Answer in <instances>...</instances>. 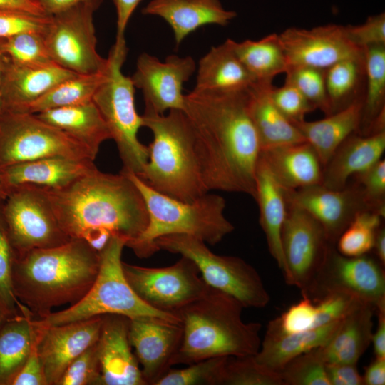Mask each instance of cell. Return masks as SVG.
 Listing matches in <instances>:
<instances>
[{"instance_id":"1","label":"cell","mask_w":385,"mask_h":385,"mask_svg":"<svg viewBox=\"0 0 385 385\" xmlns=\"http://www.w3.org/2000/svg\"><path fill=\"white\" fill-rule=\"evenodd\" d=\"M246 91L192 90L185 95L183 111L208 192H241L255 197V168L261 149L248 114Z\"/></svg>"},{"instance_id":"2","label":"cell","mask_w":385,"mask_h":385,"mask_svg":"<svg viewBox=\"0 0 385 385\" xmlns=\"http://www.w3.org/2000/svg\"><path fill=\"white\" fill-rule=\"evenodd\" d=\"M42 189L70 238L80 239L85 232L100 229L130 240L148 224L143 196L122 172L105 173L96 168L61 189Z\"/></svg>"},{"instance_id":"3","label":"cell","mask_w":385,"mask_h":385,"mask_svg":"<svg viewBox=\"0 0 385 385\" xmlns=\"http://www.w3.org/2000/svg\"><path fill=\"white\" fill-rule=\"evenodd\" d=\"M99 266V253L78 238L14 254L13 292L34 317L42 319L54 307L81 300L93 284Z\"/></svg>"},{"instance_id":"4","label":"cell","mask_w":385,"mask_h":385,"mask_svg":"<svg viewBox=\"0 0 385 385\" xmlns=\"http://www.w3.org/2000/svg\"><path fill=\"white\" fill-rule=\"evenodd\" d=\"M243 308L234 297L209 287L178 312L183 333L172 366L213 357L255 355L261 344L262 324L245 322Z\"/></svg>"},{"instance_id":"5","label":"cell","mask_w":385,"mask_h":385,"mask_svg":"<svg viewBox=\"0 0 385 385\" xmlns=\"http://www.w3.org/2000/svg\"><path fill=\"white\" fill-rule=\"evenodd\" d=\"M142 119L143 127L150 129L153 139L148 145V161L136 175L153 190L185 202L208 192L184 112L144 113Z\"/></svg>"},{"instance_id":"6","label":"cell","mask_w":385,"mask_h":385,"mask_svg":"<svg viewBox=\"0 0 385 385\" xmlns=\"http://www.w3.org/2000/svg\"><path fill=\"white\" fill-rule=\"evenodd\" d=\"M123 173L141 193L148 212L145 230L125 245L138 257L147 258L158 252L155 242L165 235H188L215 245L234 230L224 214L225 200L222 196L207 192L185 202L153 190L134 173Z\"/></svg>"},{"instance_id":"7","label":"cell","mask_w":385,"mask_h":385,"mask_svg":"<svg viewBox=\"0 0 385 385\" xmlns=\"http://www.w3.org/2000/svg\"><path fill=\"white\" fill-rule=\"evenodd\" d=\"M128 240L113 235L99 253V270L86 295L68 308L51 312L38 319L41 323L46 326L60 325L109 314L123 315L130 319L156 317L180 322L178 316L158 311L144 303L132 289L125 277L121 260Z\"/></svg>"},{"instance_id":"8","label":"cell","mask_w":385,"mask_h":385,"mask_svg":"<svg viewBox=\"0 0 385 385\" xmlns=\"http://www.w3.org/2000/svg\"><path fill=\"white\" fill-rule=\"evenodd\" d=\"M127 52L128 50L111 48L107 58L106 78L92 101L106 123L111 139L116 143L123 163L120 171L138 175L148 161V149L138 138L143 119L135 108V88L130 77L121 71Z\"/></svg>"},{"instance_id":"9","label":"cell","mask_w":385,"mask_h":385,"mask_svg":"<svg viewBox=\"0 0 385 385\" xmlns=\"http://www.w3.org/2000/svg\"><path fill=\"white\" fill-rule=\"evenodd\" d=\"M158 251L165 250L191 260L205 283L240 302L244 308H264L270 294L257 271L243 259L212 252L207 243L188 235H168L155 242Z\"/></svg>"},{"instance_id":"10","label":"cell","mask_w":385,"mask_h":385,"mask_svg":"<svg viewBox=\"0 0 385 385\" xmlns=\"http://www.w3.org/2000/svg\"><path fill=\"white\" fill-rule=\"evenodd\" d=\"M49 157L95 160L85 146L35 114L0 104V170Z\"/></svg>"},{"instance_id":"11","label":"cell","mask_w":385,"mask_h":385,"mask_svg":"<svg viewBox=\"0 0 385 385\" xmlns=\"http://www.w3.org/2000/svg\"><path fill=\"white\" fill-rule=\"evenodd\" d=\"M1 215L15 255L68 242L42 188H12L1 204Z\"/></svg>"},{"instance_id":"12","label":"cell","mask_w":385,"mask_h":385,"mask_svg":"<svg viewBox=\"0 0 385 385\" xmlns=\"http://www.w3.org/2000/svg\"><path fill=\"white\" fill-rule=\"evenodd\" d=\"M80 4L51 16L43 38L53 62L78 75L104 71L108 60L96 51L93 13Z\"/></svg>"},{"instance_id":"13","label":"cell","mask_w":385,"mask_h":385,"mask_svg":"<svg viewBox=\"0 0 385 385\" xmlns=\"http://www.w3.org/2000/svg\"><path fill=\"white\" fill-rule=\"evenodd\" d=\"M122 267L126 280L137 296L162 312L176 315L209 289L195 264L183 256L164 267H146L125 262Z\"/></svg>"},{"instance_id":"14","label":"cell","mask_w":385,"mask_h":385,"mask_svg":"<svg viewBox=\"0 0 385 385\" xmlns=\"http://www.w3.org/2000/svg\"><path fill=\"white\" fill-rule=\"evenodd\" d=\"M331 293L345 294L371 303L376 310L385 308V272L382 265L367 254L358 257L343 255L335 245H332L322 268L302 295L316 300Z\"/></svg>"},{"instance_id":"15","label":"cell","mask_w":385,"mask_h":385,"mask_svg":"<svg viewBox=\"0 0 385 385\" xmlns=\"http://www.w3.org/2000/svg\"><path fill=\"white\" fill-rule=\"evenodd\" d=\"M287 203L282 230L285 282L304 293L322 268L332 245L322 226L302 207Z\"/></svg>"},{"instance_id":"16","label":"cell","mask_w":385,"mask_h":385,"mask_svg":"<svg viewBox=\"0 0 385 385\" xmlns=\"http://www.w3.org/2000/svg\"><path fill=\"white\" fill-rule=\"evenodd\" d=\"M196 70L190 56H168L164 61L147 53H141L130 77L135 88L141 90L144 113L164 114L184 108L183 84Z\"/></svg>"},{"instance_id":"17","label":"cell","mask_w":385,"mask_h":385,"mask_svg":"<svg viewBox=\"0 0 385 385\" xmlns=\"http://www.w3.org/2000/svg\"><path fill=\"white\" fill-rule=\"evenodd\" d=\"M278 35L287 68L303 66L326 70L340 61L364 56V49L350 40L345 26L289 27Z\"/></svg>"},{"instance_id":"18","label":"cell","mask_w":385,"mask_h":385,"mask_svg":"<svg viewBox=\"0 0 385 385\" xmlns=\"http://www.w3.org/2000/svg\"><path fill=\"white\" fill-rule=\"evenodd\" d=\"M103 315L60 325L46 326L34 317L37 350L48 385H56L69 364L98 339Z\"/></svg>"},{"instance_id":"19","label":"cell","mask_w":385,"mask_h":385,"mask_svg":"<svg viewBox=\"0 0 385 385\" xmlns=\"http://www.w3.org/2000/svg\"><path fill=\"white\" fill-rule=\"evenodd\" d=\"M284 194L288 202L305 210L319 222L333 245L357 212L369 210L356 182L340 190L319 184L294 190H284Z\"/></svg>"},{"instance_id":"20","label":"cell","mask_w":385,"mask_h":385,"mask_svg":"<svg viewBox=\"0 0 385 385\" xmlns=\"http://www.w3.org/2000/svg\"><path fill=\"white\" fill-rule=\"evenodd\" d=\"M182 333L180 322L156 317L130 319L129 341L146 384L155 385L171 368Z\"/></svg>"},{"instance_id":"21","label":"cell","mask_w":385,"mask_h":385,"mask_svg":"<svg viewBox=\"0 0 385 385\" xmlns=\"http://www.w3.org/2000/svg\"><path fill=\"white\" fill-rule=\"evenodd\" d=\"M130 319L120 314L103 315L96 342L101 385H146L128 338Z\"/></svg>"},{"instance_id":"22","label":"cell","mask_w":385,"mask_h":385,"mask_svg":"<svg viewBox=\"0 0 385 385\" xmlns=\"http://www.w3.org/2000/svg\"><path fill=\"white\" fill-rule=\"evenodd\" d=\"M96 168L91 160L49 157L6 167L0 175L8 191L19 186L58 190Z\"/></svg>"},{"instance_id":"23","label":"cell","mask_w":385,"mask_h":385,"mask_svg":"<svg viewBox=\"0 0 385 385\" xmlns=\"http://www.w3.org/2000/svg\"><path fill=\"white\" fill-rule=\"evenodd\" d=\"M142 13L163 19L171 27L177 46L197 29L208 24L225 26L237 16L220 0H151Z\"/></svg>"},{"instance_id":"24","label":"cell","mask_w":385,"mask_h":385,"mask_svg":"<svg viewBox=\"0 0 385 385\" xmlns=\"http://www.w3.org/2000/svg\"><path fill=\"white\" fill-rule=\"evenodd\" d=\"M77 75L57 64L46 66L18 64L4 55L0 104L13 108H22L61 82Z\"/></svg>"},{"instance_id":"25","label":"cell","mask_w":385,"mask_h":385,"mask_svg":"<svg viewBox=\"0 0 385 385\" xmlns=\"http://www.w3.org/2000/svg\"><path fill=\"white\" fill-rule=\"evenodd\" d=\"M385 150V131L368 135L354 133L336 150L323 168L322 185L340 190L352 175L361 173L381 159Z\"/></svg>"},{"instance_id":"26","label":"cell","mask_w":385,"mask_h":385,"mask_svg":"<svg viewBox=\"0 0 385 385\" xmlns=\"http://www.w3.org/2000/svg\"><path fill=\"white\" fill-rule=\"evenodd\" d=\"M340 320L322 327L294 333L282 332L276 320L270 321L255 360L277 372L292 359L324 345L335 332Z\"/></svg>"},{"instance_id":"27","label":"cell","mask_w":385,"mask_h":385,"mask_svg":"<svg viewBox=\"0 0 385 385\" xmlns=\"http://www.w3.org/2000/svg\"><path fill=\"white\" fill-rule=\"evenodd\" d=\"M260 155L284 190L322 184L323 165L307 141L262 150Z\"/></svg>"},{"instance_id":"28","label":"cell","mask_w":385,"mask_h":385,"mask_svg":"<svg viewBox=\"0 0 385 385\" xmlns=\"http://www.w3.org/2000/svg\"><path fill=\"white\" fill-rule=\"evenodd\" d=\"M272 83L255 82L247 90L248 114L260 149L305 142L297 128L277 108L271 97Z\"/></svg>"},{"instance_id":"29","label":"cell","mask_w":385,"mask_h":385,"mask_svg":"<svg viewBox=\"0 0 385 385\" xmlns=\"http://www.w3.org/2000/svg\"><path fill=\"white\" fill-rule=\"evenodd\" d=\"M374 304L359 301L343 317L329 340L319 346L327 364H357L371 343Z\"/></svg>"},{"instance_id":"30","label":"cell","mask_w":385,"mask_h":385,"mask_svg":"<svg viewBox=\"0 0 385 385\" xmlns=\"http://www.w3.org/2000/svg\"><path fill=\"white\" fill-rule=\"evenodd\" d=\"M255 183L254 199L259 207L260 224L265 235L269 252L283 271L281 236L287 203L284 189L276 180L260 155L255 168Z\"/></svg>"},{"instance_id":"31","label":"cell","mask_w":385,"mask_h":385,"mask_svg":"<svg viewBox=\"0 0 385 385\" xmlns=\"http://www.w3.org/2000/svg\"><path fill=\"white\" fill-rule=\"evenodd\" d=\"M255 82L227 38L223 43L212 47L200 58L193 91L241 92L247 90Z\"/></svg>"},{"instance_id":"32","label":"cell","mask_w":385,"mask_h":385,"mask_svg":"<svg viewBox=\"0 0 385 385\" xmlns=\"http://www.w3.org/2000/svg\"><path fill=\"white\" fill-rule=\"evenodd\" d=\"M363 98L323 119L292 123L317 154L324 167L342 143L357 133L361 120Z\"/></svg>"},{"instance_id":"33","label":"cell","mask_w":385,"mask_h":385,"mask_svg":"<svg viewBox=\"0 0 385 385\" xmlns=\"http://www.w3.org/2000/svg\"><path fill=\"white\" fill-rule=\"evenodd\" d=\"M35 115L82 144L94 158L101 143L111 139L109 128L93 101Z\"/></svg>"},{"instance_id":"34","label":"cell","mask_w":385,"mask_h":385,"mask_svg":"<svg viewBox=\"0 0 385 385\" xmlns=\"http://www.w3.org/2000/svg\"><path fill=\"white\" fill-rule=\"evenodd\" d=\"M20 309L0 327V385H12L31 351L34 316L24 304Z\"/></svg>"},{"instance_id":"35","label":"cell","mask_w":385,"mask_h":385,"mask_svg":"<svg viewBox=\"0 0 385 385\" xmlns=\"http://www.w3.org/2000/svg\"><path fill=\"white\" fill-rule=\"evenodd\" d=\"M232 48L255 82L272 83L287 69L279 35L270 34L260 40L237 42L230 38Z\"/></svg>"},{"instance_id":"36","label":"cell","mask_w":385,"mask_h":385,"mask_svg":"<svg viewBox=\"0 0 385 385\" xmlns=\"http://www.w3.org/2000/svg\"><path fill=\"white\" fill-rule=\"evenodd\" d=\"M106 76V68L104 71L97 73L77 75L57 84L44 95L28 105L14 109L37 114L51 109L91 101Z\"/></svg>"},{"instance_id":"37","label":"cell","mask_w":385,"mask_h":385,"mask_svg":"<svg viewBox=\"0 0 385 385\" xmlns=\"http://www.w3.org/2000/svg\"><path fill=\"white\" fill-rule=\"evenodd\" d=\"M365 92L361 123L357 133H370L371 126L385 110V45H374L364 48Z\"/></svg>"},{"instance_id":"38","label":"cell","mask_w":385,"mask_h":385,"mask_svg":"<svg viewBox=\"0 0 385 385\" xmlns=\"http://www.w3.org/2000/svg\"><path fill=\"white\" fill-rule=\"evenodd\" d=\"M365 81L364 57L340 61L325 70L327 92L332 112L342 109L363 98Z\"/></svg>"},{"instance_id":"39","label":"cell","mask_w":385,"mask_h":385,"mask_svg":"<svg viewBox=\"0 0 385 385\" xmlns=\"http://www.w3.org/2000/svg\"><path fill=\"white\" fill-rule=\"evenodd\" d=\"M381 215L370 210L357 212L338 237L335 243L337 250L347 257L368 254L373 250L375 235L381 226Z\"/></svg>"},{"instance_id":"40","label":"cell","mask_w":385,"mask_h":385,"mask_svg":"<svg viewBox=\"0 0 385 385\" xmlns=\"http://www.w3.org/2000/svg\"><path fill=\"white\" fill-rule=\"evenodd\" d=\"M43 33L30 31L0 39L2 52L11 61L29 66L56 64L47 49Z\"/></svg>"},{"instance_id":"41","label":"cell","mask_w":385,"mask_h":385,"mask_svg":"<svg viewBox=\"0 0 385 385\" xmlns=\"http://www.w3.org/2000/svg\"><path fill=\"white\" fill-rule=\"evenodd\" d=\"M228 357L209 358L179 369L170 368L155 385H222Z\"/></svg>"},{"instance_id":"42","label":"cell","mask_w":385,"mask_h":385,"mask_svg":"<svg viewBox=\"0 0 385 385\" xmlns=\"http://www.w3.org/2000/svg\"><path fill=\"white\" fill-rule=\"evenodd\" d=\"M222 385H284V382L279 372L259 364L251 355L227 358Z\"/></svg>"},{"instance_id":"43","label":"cell","mask_w":385,"mask_h":385,"mask_svg":"<svg viewBox=\"0 0 385 385\" xmlns=\"http://www.w3.org/2000/svg\"><path fill=\"white\" fill-rule=\"evenodd\" d=\"M319 346L289 361L281 370L284 385H330Z\"/></svg>"},{"instance_id":"44","label":"cell","mask_w":385,"mask_h":385,"mask_svg":"<svg viewBox=\"0 0 385 385\" xmlns=\"http://www.w3.org/2000/svg\"><path fill=\"white\" fill-rule=\"evenodd\" d=\"M284 83L297 88L317 108L326 115L333 113L328 98L325 70L312 67H292L287 69Z\"/></svg>"},{"instance_id":"45","label":"cell","mask_w":385,"mask_h":385,"mask_svg":"<svg viewBox=\"0 0 385 385\" xmlns=\"http://www.w3.org/2000/svg\"><path fill=\"white\" fill-rule=\"evenodd\" d=\"M2 202L0 201V312L9 319L22 312L19 308V301L16 298L12 289L11 272L14 251L1 215Z\"/></svg>"},{"instance_id":"46","label":"cell","mask_w":385,"mask_h":385,"mask_svg":"<svg viewBox=\"0 0 385 385\" xmlns=\"http://www.w3.org/2000/svg\"><path fill=\"white\" fill-rule=\"evenodd\" d=\"M96 342L69 364L56 385H101Z\"/></svg>"},{"instance_id":"47","label":"cell","mask_w":385,"mask_h":385,"mask_svg":"<svg viewBox=\"0 0 385 385\" xmlns=\"http://www.w3.org/2000/svg\"><path fill=\"white\" fill-rule=\"evenodd\" d=\"M368 209L383 218L385 216V160L381 159L364 172L356 175Z\"/></svg>"},{"instance_id":"48","label":"cell","mask_w":385,"mask_h":385,"mask_svg":"<svg viewBox=\"0 0 385 385\" xmlns=\"http://www.w3.org/2000/svg\"><path fill=\"white\" fill-rule=\"evenodd\" d=\"M51 21V16L0 9V39L24 32L43 33Z\"/></svg>"},{"instance_id":"49","label":"cell","mask_w":385,"mask_h":385,"mask_svg":"<svg viewBox=\"0 0 385 385\" xmlns=\"http://www.w3.org/2000/svg\"><path fill=\"white\" fill-rule=\"evenodd\" d=\"M272 99L279 111L291 122L304 120L306 114L316 108L294 86L284 83L271 88Z\"/></svg>"},{"instance_id":"50","label":"cell","mask_w":385,"mask_h":385,"mask_svg":"<svg viewBox=\"0 0 385 385\" xmlns=\"http://www.w3.org/2000/svg\"><path fill=\"white\" fill-rule=\"evenodd\" d=\"M275 319L280 329L285 333L317 328L315 304L310 298L302 296V299L290 306L280 317Z\"/></svg>"},{"instance_id":"51","label":"cell","mask_w":385,"mask_h":385,"mask_svg":"<svg viewBox=\"0 0 385 385\" xmlns=\"http://www.w3.org/2000/svg\"><path fill=\"white\" fill-rule=\"evenodd\" d=\"M313 301L317 310L315 327L342 319L359 302L351 296L342 293L328 294Z\"/></svg>"},{"instance_id":"52","label":"cell","mask_w":385,"mask_h":385,"mask_svg":"<svg viewBox=\"0 0 385 385\" xmlns=\"http://www.w3.org/2000/svg\"><path fill=\"white\" fill-rule=\"evenodd\" d=\"M350 40L359 48L385 45V14L370 16L359 25L345 26Z\"/></svg>"},{"instance_id":"53","label":"cell","mask_w":385,"mask_h":385,"mask_svg":"<svg viewBox=\"0 0 385 385\" xmlns=\"http://www.w3.org/2000/svg\"><path fill=\"white\" fill-rule=\"evenodd\" d=\"M32 326L33 342L31 351L22 369L14 379L12 385H48L44 369L38 354V333L34 317Z\"/></svg>"},{"instance_id":"54","label":"cell","mask_w":385,"mask_h":385,"mask_svg":"<svg viewBox=\"0 0 385 385\" xmlns=\"http://www.w3.org/2000/svg\"><path fill=\"white\" fill-rule=\"evenodd\" d=\"M326 371L330 385H364L357 364L329 363Z\"/></svg>"},{"instance_id":"55","label":"cell","mask_w":385,"mask_h":385,"mask_svg":"<svg viewBox=\"0 0 385 385\" xmlns=\"http://www.w3.org/2000/svg\"><path fill=\"white\" fill-rule=\"evenodd\" d=\"M116 10V38L113 48L120 51L126 49L125 31L127 24L138 4L143 0H112Z\"/></svg>"},{"instance_id":"56","label":"cell","mask_w":385,"mask_h":385,"mask_svg":"<svg viewBox=\"0 0 385 385\" xmlns=\"http://www.w3.org/2000/svg\"><path fill=\"white\" fill-rule=\"evenodd\" d=\"M103 0H38L45 14L52 16L76 5L83 4L97 10Z\"/></svg>"},{"instance_id":"57","label":"cell","mask_w":385,"mask_h":385,"mask_svg":"<svg viewBox=\"0 0 385 385\" xmlns=\"http://www.w3.org/2000/svg\"><path fill=\"white\" fill-rule=\"evenodd\" d=\"M364 385L385 384V359H375L364 368L362 375Z\"/></svg>"},{"instance_id":"58","label":"cell","mask_w":385,"mask_h":385,"mask_svg":"<svg viewBox=\"0 0 385 385\" xmlns=\"http://www.w3.org/2000/svg\"><path fill=\"white\" fill-rule=\"evenodd\" d=\"M376 314L378 322L372 334L371 343L375 357L385 359V308L377 309Z\"/></svg>"},{"instance_id":"59","label":"cell","mask_w":385,"mask_h":385,"mask_svg":"<svg viewBox=\"0 0 385 385\" xmlns=\"http://www.w3.org/2000/svg\"><path fill=\"white\" fill-rule=\"evenodd\" d=\"M0 9L18 10L35 15L46 16L38 0H0Z\"/></svg>"},{"instance_id":"60","label":"cell","mask_w":385,"mask_h":385,"mask_svg":"<svg viewBox=\"0 0 385 385\" xmlns=\"http://www.w3.org/2000/svg\"><path fill=\"white\" fill-rule=\"evenodd\" d=\"M373 250H374L377 260L384 266L385 265V229L381 226L376 231Z\"/></svg>"},{"instance_id":"61","label":"cell","mask_w":385,"mask_h":385,"mask_svg":"<svg viewBox=\"0 0 385 385\" xmlns=\"http://www.w3.org/2000/svg\"><path fill=\"white\" fill-rule=\"evenodd\" d=\"M4 54L1 51L0 46V99H1V89L2 84V76H3V70H4Z\"/></svg>"},{"instance_id":"62","label":"cell","mask_w":385,"mask_h":385,"mask_svg":"<svg viewBox=\"0 0 385 385\" xmlns=\"http://www.w3.org/2000/svg\"><path fill=\"white\" fill-rule=\"evenodd\" d=\"M9 191L5 187L4 184L2 182L1 175H0V201H4Z\"/></svg>"},{"instance_id":"63","label":"cell","mask_w":385,"mask_h":385,"mask_svg":"<svg viewBox=\"0 0 385 385\" xmlns=\"http://www.w3.org/2000/svg\"><path fill=\"white\" fill-rule=\"evenodd\" d=\"M8 319L2 313L0 312V327L4 323V322Z\"/></svg>"}]
</instances>
